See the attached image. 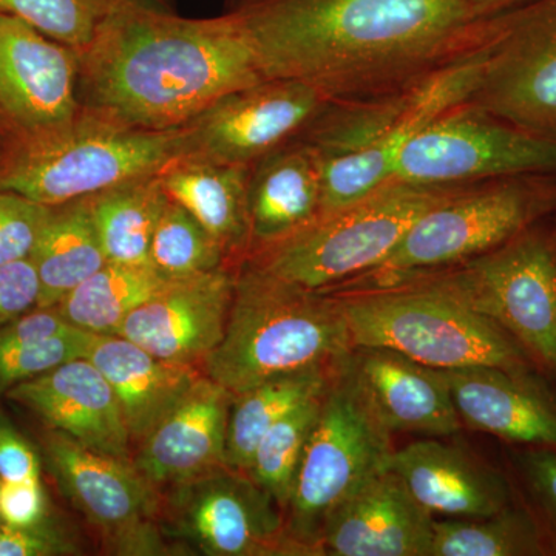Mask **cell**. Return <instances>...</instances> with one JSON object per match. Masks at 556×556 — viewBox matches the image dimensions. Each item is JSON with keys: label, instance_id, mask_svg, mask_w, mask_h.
Listing matches in <instances>:
<instances>
[{"label": "cell", "instance_id": "6da1fadb", "mask_svg": "<svg viewBox=\"0 0 556 556\" xmlns=\"http://www.w3.org/2000/svg\"><path fill=\"white\" fill-rule=\"evenodd\" d=\"M266 79H292L328 102L402 89L473 53L492 17L468 0H228Z\"/></svg>", "mask_w": 556, "mask_h": 556}, {"label": "cell", "instance_id": "7a4b0ae2", "mask_svg": "<svg viewBox=\"0 0 556 556\" xmlns=\"http://www.w3.org/2000/svg\"><path fill=\"white\" fill-rule=\"evenodd\" d=\"M263 79L232 14L193 20L115 0L79 50L78 102L131 129L177 130L223 94Z\"/></svg>", "mask_w": 556, "mask_h": 556}, {"label": "cell", "instance_id": "3957f363", "mask_svg": "<svg viewBox=\"0 0 556 556\" xmlns=\"http://www.w3.org/2000/svg\"><path fill=\"white\" fill-rule=\"evenodd\" d=\"M485 43L402 89L369 100L329 102L300 137L324 161L321 214L391 181L408 139L442 113L470 101L484 65Z\"/></svg>", "mask_w": 556, "mask_h": 556}, {"label": "cell", "instance_id": "277c9868", "mask_svg": "<svg viewBox=\"0 0 556 556\" xmlns=\"http://www.w3.org/2000/svg\"><path fill=\"white\" fill-rule=\"evenodd\" d=\"M351 350L334 295L289 283L243 260L225 336L201 369L236 396L263 380L331 365Z\"/></svg>", "mask_w": 556, "mask_h": 556}, {"label": "cell", "instance_id": "5b68a950", "mask_svg": "<svg viewBox=\"0 0 556 556\" xmlns=\"http://www.w3.org/2000/svg\"><path fill=\"white\" fill-rule=\"evenodd\" d=\"M179 129H131L80 109L51 129L0 134V189L43 206L83 200L130 179L160 174L177 160Z\"/></svg>", "mask_w": 556, "mask_h": 556}, {"label": "cell", "instance_id": "8992f818", "mask_svg": "<svg viewBox=\"0 0 556 556\" xmlns=\"http://www.w3.org/2000/svg\"><path fill=\"white\" fill-rule=\"evenodd\" d=\"M329 294L338 300L353 348H386L434 369L536 371L504 329L431 289L393 281Z\"/></svg>", "mask_w": 556, "mask_h": 556}, {"label": "cell", "instance_id": "52a82bcc", "mask_svg": "<svg viewBox=\"0 0 556 556\" xmlns=\"http://www.w3.org/2000/svg\"><path fill=\"white\" fill-rule=\"evenodd\" d=\"M447 295L504 329L536 371L556 379V222L547 218L477 258L388 278Z\"/></svg>", "mask_w": 556, "mask_h": 556}, {"label": "cell", "instance_id": "ba28073f", "mask_svg": "<svg viewBox=\"0 0 556 556\" xmlns=\"http://www.w3.org/2000/svg\"><path fill=\"white\" fill-rule=\"evenodd\" d=\"M466 186L391 179L364 199L318 215L305 228L244 260L289 283L329 291L376 268L417 218Z\"/></svg>", "mask_w": 556, "mask_h": 556}, {"label": "cell", "instance_id": "9c48e42d", "mask_svg": "<svg viewBox=\"0 0 556 556\" xmlns=\"http://www.w3.org/2000/svg\"><path fill=\"white\" fill-rule=\"evenodd\" d=\"M555 215L556 175L471 182L417 218L376 268L329 291L367 288L404 274L459 265Z\"/></svg>", "mask_w": 556, "mask_h": 556}, {"label": "cell", "instance_id": "30bf717a", "mask_svg": "<svg viewBox=\"0 0 556 556\" xmlns=\"http://www.w3.org/2000/svg\"><path fill=\"white\" fill-rule=\"evenodd\" d=\"M391 431L361 382L348 354L332 364L320 412L300 463L285 518L311 555L328 515L362 482L388 467Z\"/></svg>", "mask_w": 556, "mask_h": 556}, {"label": "cell", "instance_id": "8fae6325", "mask_svg": "<svg viewBox=\"0 0 556 556\" xmlns=\"http://www.w3.org/2000/svg\"><path fill=\"white\" fill-rule=\"evenodd\" d=\"M170 543L206 556H308L285 511L247 471L228 466L160 490Z\"/></svg>", "mask_w": 556, "mask_h": 556}, {"label": "cell", "instance_id": "7c38bea8", "mask_svg": "<svg viewBox=\"0 0 556 556\" xmlns=\"http://www.w3.org/2000/svg\"><path fill=\"white\" fill-rule=\"evenodd\" d=\"M40 457L61 492L89 522L105 554L177 555L161 527V493L134 463L83 447L62 431L46 428Z\"/></svg>", "mask_w": 556, "mask_h": 556}, {"label": "cell", "instance_id": "4fadbf2b", "mask_svg": "<svg viewBox=\"0 0 556 556\" xmlns=\"http://www.w3.org/2000/svg\"><path fill=\"white\" fill-rule=\"evenodd\" d=\"M536 174L556 175L555 139L463 104L408 139L393 179L448 186Z\"/></svg>", "mask_w": 556, "mask_h": 556}, {"label": "cell", "instance_id": "5bb4252c", "mask_svg": "<svg viewBox=\"0 0 556 556\" xmlns=\"http://www.w3.org/2000/svg\"><path fill=\"white\" fill-rule=\"evenodd\" d=\"M485 49L467 104L556 141V0L493 16Z\"/></svg>", "mask_w": 556, "mask_h": 556}, {"label": "cell", "instance_id": "9a60e30c", "mask_svg": "<svg viewBox=\"0 0 556 556\" xmlns=\"http://www.w3.org/2000/svg\"><path fill=\"white\" fill-rule=\"evenodd\" d=\"M329 104L292 79H263L223 94L179 129L178 159L248 166L302 137Z\"/></svg>", "mask_w": 556, "mask_h": 556}, {"label": "cell", "instance_id": "2e32d148", "mask_svg": "<svg viewBox=\"0 0 556 556\" xmlns=\"http://www.w3.org/2000/svg\"><path fill=\"white\" fill-rule=\"evenodd\" d=\"M79 51L0 13V115L7 129L33 134L78 115Z\"/></svg>", "mask_w": 556, "mask_h": 556}, {"label": "cell", "instance_id": "e0dca14e", "mask_svg": "<svg viewBox=\"0 0 556 556\" xmlns=\"http://www.w3.org/2000/svg\"><path fill=\"white\" fill-rule=\"evenodd\" d=\"M237 265L167 281L121 325L116 336L155 356L203 367L222 342L232 305Z\"/></svg>", "mask_w": 556, "mask_h": 556}, {"label": "cell", "instance_id": "ac0fdd59", "mask_svg": "<svg viewBox=\"0 0 556 556\" xmlns=\"http://www.w3.org/2000/svg\"><path fill=\"white\" fill-rule=\"evenodd\" d=\"M433 533V515L387 467L328 515L318 551L332 556H431Z\"/></svg>", "mask_w": 556, "mask_h": 556}, {"label": "cell", "instance_id": "d6986e66", "mask_svg": "<svg viewBox=\"0 0 556 556\" xmlns=\"http://www.w3.org/2000/svg\"><path fill=\"white\" fill-rule=\"evenodd\" d=\"M5 396L83 447L134 463L131 437L118 399L89 358L65 362L11 388Z\"/></svg>", "mask_w": 556, "mask_h": 556}, {"label": "cell", "instance_id": "ffe728a7", "mask_svg": "<svg viewBox=\"0 0 556 556\" xmlns=\"http://www.w3.org/2000/svg\"><path fill=\"white\" fill-rule=\"evenodd\" d=\"M460 422L521 447L555 450L556 394L535 372L441 369Z\"/></svg>", "mask_w": 556, "mask_h": 556}, {"label": "cell", "instance_id": "44dd1931", "mask_svg": "<svg viewBox=\"0 0 556 556\" xmlns=\"http://www.w3.org/2000/svg\"><path fill=\"white\" fill-rule=\"evenodd\" d=\"M233 394L201 376L152 431L138 442L135 467L156 489L226 466V434Z\"/></svg>", "mask_w": 556, "mask_h": 556}, {"label": "cell", "instance_id": "7402d4cb", "mask_svg": "<svg viewBox=\"0 0 556 556\" xmlns=\"http://www.w3.org/2000/svg\"><path fill=\"white\" fill-rule=\"evenodd\" d=\"M388 468L431 515L486 518L515 503L510 479L439 439L394 450Z\"/></svg>", "mask_w": 556, "mask_h": 556}, {"label": "cell", "instance_id": "603a6c76", "mask_svg": "<svg viewBox=\"0 0 556 556\" xmlns=\"http://www.w3.org/2000/svg\"><path fill=\"white\" fill-rule=\"evenodd\" d=\"M348 358L391 433L430 438L459 433L463 422L441 369L386 348H353Z\"/></svg>", "mask_w": 556, "mask_h": 556}, {"label": "cell", "instance_id": "cb8c5ba5", "mask_svg": "<svg viewBox=\"0 0 556 556\" xmlns=\"http://www.w3.org/2000/svg\"><path fill=\"white\" fill-rule=\"evenodd\" d=\"M118 399L131 437L141 442L181 404L203 369L155 356L121 336H94L87 351Z\"/></svg>", "mask_w": 556, "mask_h": 556}, {"label": "cell", "instance_id": "d4e9b609", "mask_svg": "<svg viewBox=\"0 0 556 556\" xmlns=\"http://www.w3.org/2000/svg\"><path fill=\"white\" fill-rule=\"evenodd\" d=\"M321 185L324 161L303 138L292 139L252 164L248 190L249 254L316 219L321 214Z\"/></svg>", "mask_w": 556, "mask_h": 556}, {"label": "cell", "instance_id": "484cf974", "mask_svg": "<svg viewBox=\"0 0 556 556\" xmlns=\"http://www.w3.org/2000/svg\"><path fill=\"white\" fill-rule=\"evenodd\" d=\"M249 174L248 166L199 159H177L160 172L169 199L188 208L236 265L251 249Z\"/></svg>", "mask_w": 556, "mask_h": 556}, {"label": "cell", "instance_id": "4316f807", "mask_svg": "<svg viewBox=\"0 0 556 556\" xmlns=\"http://www.w3.org/2000/svg\"><path fill=\"white\" fill-rule=\"evenodd\" d=\"M30 260L39 278L38 308H53L108 263L86 199L51 206Z\"/></svg>", "mask_w": 556, "mask_h": 556}, {"label": "cell", "instance_id": "83f0119b", "mask_svg": "<svg viewBox=\"0 0 556 556\" xmlns=\"http://www.w3.org/2000/svg\"><path fill=\"white\" fill-rule=\"evenodd\" d=\"M332 364L263 380L236 394L230 404L226 434V466L248 471L255 448L270 428L300 405L324 393Z\"/></svg>", "mask_w": 556, "mask_h": 556}, {"label": "cell", "instance_id": "f1b7e54d", "mask_svg": "<svg viewBox=\"0 0 556 556\" xmlns=\"http://www.w3.org/2000/svg\"><path fill=\"white\" fill-rule=\"evenodd\" d=\"M169 195L160 174L121 182L87 197L108 262L150 265V247Z\"/></svg>", "mask_w": 556, "mask_h": 556}, {"label": "cell", "instance_id": "f546056e", "mask_svg": "<svg viewBox=\"0 0 556 556\" xmlns=\"http://www.w3.org/2000/svg\"><path fill=\"white\" fill-rule=\"evenodd\" d=\"M169 278L152 265L108 262L62 299L58 311L72 327L94 336H116L121 325Z\"/></svg>", "mask_w": 556, "mask_h": 556}, {"label": "cell", "instance_id": "4dcf8cb0", "mask_svg": "<svg viewBox=\"0 0 556 556\" xmlns=\"http://www.w3.org/2000/svg\"><path fill=\"white\" fill-rule=\"evenodd\" d=\"M535 519L515 501L486 518L434 519L431 556H544Z\"/></svg>", "mask_w": 556, "mask_h": 556}, {"label": "cell", "instance_id": "1f68e13d", "mask_svg": "<svg viewBox=\"0 0 556 556\" xmlns=\"http://www.w3.org/2000/svg\"><path fill=\"white\" fill-rule=\"evenodd\" d=\"M150 265L161 276L175 280L212 273L236 263L188 208L169 199L153 233Z\"/></svg>", "mask_w": 556, "mask_h": 556}, {"label": "cell", "instance_id": "d6a6232c", "mask_svg": "<svg viewBox=\"0 0 556 556\" xmlns=\"http://www.w3.org/2000/svg\"><path fill=\"white\" fill-rule=\"evenodd\" d=\"M321 394L300 405L270 428L249 464V477L266 490L283 511L291 500L303 453L316 426Z\"/></svg>", "mask_w": 556, "mask_h": 556}, {"label": "cell", "instance_id": "836d02e7", "mask_svg": "<svg viewBox=\"0 0 556 556\" xmlns=\"http://www.w3.org/2000/svg\"><path fill=\"white\" fill-rule=\"evenodd\" d=\"M115 0H0V13L27 22L49 38L86 49Z\"/></svg>", "mask_w": 556, "mask_h": 556}, {"label": "cell", "instance_id": "e575fe53", "mask_svg": "<svg viewBox=\"0 0 556 556\" xmlns=\"http://www.w3.org/2000/svg\"><path fill=\"white\" fill-rule=\"evenodd\" d=\"M522 448L514 457L518 484L510 481L511 486L519 490V504L535 519L546 555H556V452Z\"/></svg>", "mask_w": 556, "mask_h": 556}, {"label": "cell", "instance_id": "d590c367", "mask_svg": "<svg viewBox=\"0 0 556 556\" xmlns=\"http://www.w3.org/2000/svg\"><path fill=\"white\" fill-rule=\"evenodd\" d=\"M94 334L76 328L39 342L0 348V396L73 358L86 357Z\"/></svg>", "mask_w": 556, "mask_h": 556}, {"label": "cell", "instance_id": "8d00e7d4", "mask_svg": "<svg viewBox=\"0 0 556 556\" xmlns=\"http://www.w3.org/2000/svg\"><path fill=\"white\" fill-rule=\"evenodd\" d=\"M50 207L0 189V266L30 258Z\"/></svg>", "mask_w": 556, "mask_h": 556}, {"label": "cell", "instance_id": "74e56055", "mask_svg": "<svg viewBox=\"0 0 556 556\" xmlns=\"http://www.w3.org/2000/svg\"><path fill=\"white\" fill-rule=\"evenodd\" d=\"M84 554L78 538L51 517L30 529L0 527V556H61Z\"/></svg>", "mask_w": 556, "mask_h": 556}, {"label": "cell", "instance_id": "f35d334b", "mask_svg": "<svg viewBox=\"0 0 556 556\" xmlns=\"http://www.w3.org/2000/svg\"><path fill=\"white\" fill-rule=\"evenodd\" d=\"M50 518L49 501L39 479L0 481V519L14 529H30Z\"/></svg>", "mask_w": 556, "mask_h": 556}, {"label": "cell", "instance_id": "ab89813d", "mask_svg": "<svg viewBox=\"0 0 556 556\" xmlns=\"http://www.w3.org/2000/svg\"><path fill=\"white\" fill-rule=\"evenodd\" d=\"M39 278L30 258L0 266V329L38 308Z\"/></svg>", "mask_w": 556, "mask_h": 556}, {"label": "cell", "instance_id": "60d3db41", "mask_svg": "<svg viewBox=\"0 0 556 556\" xmlns=\"http://www.w3.org/2000/svg\"><path fill=\"white\" fill-rule=\"evenodd\" d=\"M40 464L39 453L0 412V481L39 479Z\"/></svg>", "mask_w": 556, "mask_h": 556}, {"label": "cell", "instance_id": "b9f144b4", "mask_svg": "<svg viewBox=\"0 0 556 556\" xmlns=\"http://www.w3.org/2000/svg\"><path fill=\"white\" fill-rule=\"evenodd\" d=\"M527 2L530 0H468L475 14L479 17H493L504 11L525 5Z\"/></svg>", "mask_w": 556, "mask_h": 556}, {"label": "cell", "instance_id": "7bdbcfd3", "mask_svg": "<svg viewBox=\"0 0 556 556\" xmlns=\"http://www.w3.org/2000/svg\"><path fill=\"white\" fill-rule=\"evenodd\" d=\"M129 2L142 3V5L155 7V9L172 10L170 0H129Z\"/></svg>", "mask_w": 556, "mask_h": 556}, {"label": "cell", "instance_id": "ee69618b", "mask_svg": "<svg viewBox=\"0 0 556 556\" xmlns=\"http://www.w3.org/2000/svg\"><path fill=\"white\" fill-rule=\"evenodd\" d=\"M7 129L5 121H3L2 115H0V134Z\"/></svg>", "mask_w": 556, "mask_h": 556}, {"label": "cell", "instance_id": "f6af8a7d", "mask_svg": "<svg viewBox=\"0 0 556 556\" xmlns=\"http://www.w3.org/2000/svg\"><path fill=\"white\" fill-rule=\"evenodd\" d=\"M554 218H555V222H556V215H555V217H554Z\"/></svg>", "mask_w": 556, "mask_h": 556}]
</instances>
